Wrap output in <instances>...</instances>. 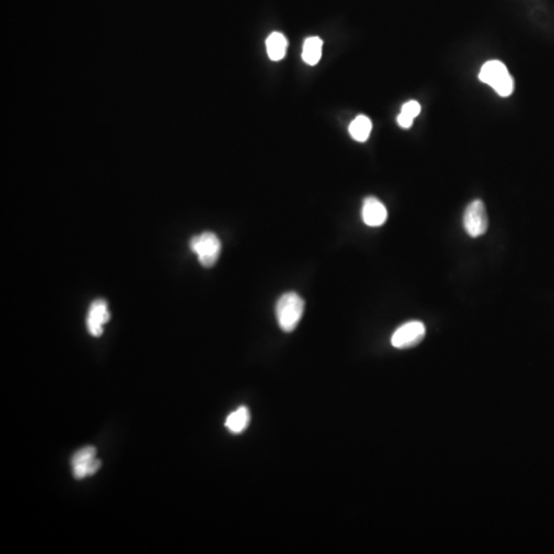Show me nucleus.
<instances>
[{
  "label": "nucleus",
  "instance_id": "1",
  "mask_svg": "<svg viewBox=\"0 0 554 554\" xmlns=\"http://www.w3.org/2000/svg\"><path fill=\"white\" fill-rule=\"evenodd\" d=\"M305 302L295 292H289L279 297L275 306L278 326L284 333L296 330L304 313Z\"/></svg>",
  "mask_w": 554,
  "mask_h": 554
},
{
  "label": "nucleus",
  "instance_id": "2",
  "mask_svg": "<svg viewBox=\"0 0 554 554\" xmlns=\"http://www.w3.org/2000/svg\"><path fill=\"white\" fill-rule=\"evenodd\" d=\"M479 80L492 87L500 97L507 98L514 90V80L504 63L492 60L484 63L479 74Z\"/></svg>",
  "mask_w": 554,
  "mask_h": 554
},
{
  "label": "nucleus",
  "instance_id": "3",
  "mask_svg": "<svg viewBox=\"0 0 554 554\" xmlns=\"http://www.w3.org/2000/svg\"><path fill=\"white\" fill-rule=\"evenodd\" d=\"M189 245L192 252L196 254L199 263L206 268L213 267L221 254V242L213 233H203L193 236Z\"/></svg>",
  "mask_w": 554,
  "mask_h": 554
},
{
  "label": "nucleus",
  "instance_id": "4",
  "mask_svg": "<svg viewBox=\"0 0 554 554\" xmlns=\"http://www.w3.org/2000/svg\"><path fill=\"white\" fill-rule=\"evenodd\" d=\"M463 227L470 238L483 236L488 231L489 217L486 206L481 199H475L465 208Z\"/></svg>",
  "mask_w": 554,
  "mask_h": 554
},
{
  "label": "nucleus",
  "instance_id": "5",
  "mask_svg": "<svg viewBox=\"0 0 554 554\" xmlns=\"http://www.w3.org/2000/svg\"><path fill=\"white\" fill-rule=\"evenodd\" d=\"M425 335L426 328L423 322L419 321L405 322L394 331L391 337V345L394 348L398 349L412 348L420 344Z\"/></svg>",
  "mask_w": 554,
  "mask_h": 554
},
{
  "label": "nucleus",
  "instance_id": "6",
  "mask_svg": "<svg viewBox=\"0 0 554 554\" xmlns=\"http://www.w3.org/2000/svg\"><path fill=\"white\" fill-rule=\"evenodd\" d=\"M96 447L90 446L82 447L72 456V469L76 479H85L98 472L101 467V461L96 458Z\"/></svg>",
  "mask_w": 554,
  "mask_h": 554
},
{
  "label": "nucleus",
  "instance_id": "7",
  "mask_svg": "<svg viewBox=\"0 0 554 554\" xmlns=\"http://www.w3.org/2000/svg\"><path fill=\"white\" fill-rule=\"evenodd\" d=\"M361 218L367 226L380 227L386 223L388 212L384 203L377 197L368 196L363 201Z\"/></svg>",
  "mask_w": 554,
  "mask_h": 554
},
{
  "label": "nucleus",
  "instance_id": "8",
  "mask_svg": "<svg viewBox=\"0 0 554 554\" xmlns=\"http://www.w3.org/2000/svg\"><path fill=\"white\" fill-rule=\"evenodd\" d=\"M110 319V313L106 301L96 300L90 305L87 313V326L90 335L100 337L103 334V326Z\"/></svg>",
  "mask_w": 554,
  "mask_h": 554
},
{
  "label": "nucleus",
  "instance_id": "9",
  "mask_svg": "<svg viewBox=\"0 0 554 554\" xmlns=\"http://www.w3.org/2000/svg\"><path fill=\"white\" fill-rule=\"evenodd\" d=\"M250 414L247 407H238L227 417L225 426L233 435H240L249 427Z\"/></svg>",
  "mask_w": 554,
  "mask_h": 554
},
{
  "label": "nucleus",
  "instance_id": "10",
  "mask_svg": "<svg viewBox=\"0 0 554 554\" xmlns=\"http://www.w3.org/2000/svg\"><path fill=\"white\" fill-rule=\"evenodd\" d=\"M287 41L284 34L279 32H273L268 36L266 41L267 54L272 61H280L286 55Z\"/></svg>",
  "mask_w": 554,
  "mask_h": 554
},
{
  "label": "nucleus",
  "instance_id": "11",
  "mask_svg": "<svg viewBox=\"0 0 554 554\" xmlns=\"http://www.w3.org/2000/svg\"><path fill=\"white\" fill-rule=\"evenodd\" d=\"M322 41L319 37H308L303 46L302 58L306 64L314 66L319 62L322 53Z\"/></svg>",
  "mask_w": 554,
  "mask_h": 554
},
{
  "label": "nucleus",
  "instance_id": "12",
  "mask_svg": "<svg viewBox=\"0 0 554 554\" xmlns=\"http://www.w3.org/2000/svg\"><path fill=\"white\" fill-rule=\"evenodd\" d=\"M372 122L366 115H358L349 125V133L358 142H366L372 132Z\"/></svg>",
  "mask_w": 554,
  "mask_h": 554
},
{
  "label": "nucleus",
  "instance_id": "13",
  "mask_svg": "<svg viewBox=\"0 0 554 554\" xmlns=\"http://www.w3.org/2000/svg\"><path fill=\"white\" fill-rule=\"evenodd\" d=\"M400 113L414 120L421 113L420 103L417 101L407 102V103L403 104Z\"/></svg>",
  "mask_w": 554,
  "mask_h": 554
},
{
  "label": "nucleus",
  "instance_id": "14",
  "mask_svg": "<svg viewBox=\"0 0 554 554\" xmlns=\"http://www.w3.org/2000/svg\"><path fill=\"white\" fill-rule=\"evenodd\" d=\"M396 120H398V125H400V127H403V129H410L412 125V122H414V120L405 117V115L402 114V113H400V114L398 115Z\"/></svg>",
  "mask_w": 554,
  "mask_h": 554
}]
</instances>
